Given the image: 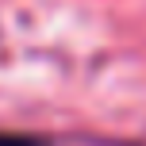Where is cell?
Listing matches in <instances>:
<instances>
[{
	"instance_id": "6da1fadb",
	"label": "cell",
	"mask_w": 146,
	"mask_h": 146,
	"mask_svg": "<svg viewBox=\"0 0 146 146\" xmlns=\"http://www.w3.org/2000/svg\"><path fill=\"white\" fill-rule=\"evenodd\" d=\"M0 146H50L38 135H15V131H0Z\"/></svg>"
}]
</instances>
